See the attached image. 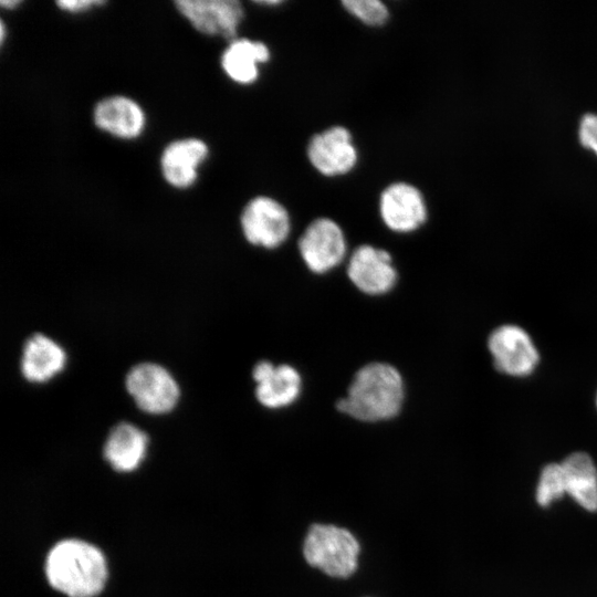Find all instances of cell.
<instances>
[{
	"instance_id": "obj_1",
	"label": "cell",
	"mask_w": 597,
	"mask_h": 597,
	"mask_svg": "<svg viewBox=\"0 0 597 597\" xmlns=\"http://www.w3.org/2000/svg\"><path fill=\"white\" fill-rule=\"evenodd\" d=\"M405 397L400 373L387 363H369L354 376L337 409L354 419L375 422L398 415Z\"/></svg>"
},
{
	"instance_id": "obj_2",
	"label": "cell",
	"mask_w": 597,
	"mask_h": 597,
	"mask_svg": "<svg viewBox=\"0 0 597 597\" xmlns=\"http://www.w3.org/2000/svg\"><path fill=\"white\" fill-rule=\"evenodd\" d=\"M45 572L50 585L69 597H94L107 578L102 552L78 540L57 543L48 555Z\"/></svg>"
},
{
	"instance_id": "obj_3",
	"label": "cell",
	"mask_w": 597,
	"mask_h": 597,
	"mask_svg": "<svg viewBox=\"0 0 597 597\" xmlns=\"http://www.w3.org/2000/svg\"><path fill=\"white\" fill-rule=\"evenodd\" d=\"M359 543L346 528L332 524H313L305 537L306 562L328 576L347 578L357 568Z\"/></svg>"
},
{
	"instance_id": "obj_4",
	"label": "cell",
	"mask_w": 597,
	"mask_h": 597,
	"mask_svg": "<svg viewBox=\"0 0 597 597\" xmlns=\"http://www.w3.org/2000/svg\"><path fill=\"white\" fill-rule=\"evenodd\" d=\"M125 385L138 408L151 415L169 412L179 398L175 378L154 363L134 366L126 376Z\"/></svg>"
},
{
	"instance_id": "obj_5",
	"label": "cell",
	"mask_w": 597,
	"mask_h": 597,
	"mask_svg": "<svg viewBox=\"0 0 597 597\" xmlns=\"http://www.w3.org/2000/svg\"><path fill=\"white\" fill-rule=\"evenodd\" d=\"M240 223L248 242L268 249L281 245L291 231L289 211L268 196L251 199L242 210Z\"/></svg>"
},
{
	"instance_id": "obj_6",
	"label": "cell",
	"mask_w": 597,
	"mask_h": 597,
	"mask_svg": "<svg viewBox=\"0 0 597 597\" xmlns=\"http://www.w3.org/2000/svg\"><path fill=\"white\" fill-rule=\"evenodd\" d=\"M488 348L496 369L513 377L530 375L538 364V350L522 327L504 324L489 336Z\"/></svg>"
},
{
	"instance_id": "obj_7",
	"label": "cell",
	"mask_w": 597,
	"mask_h": 597,
	"mask_svg": "<svg viewBox=\"0 0 597 597\" xmlns=\"http://www.w3.org/2000/svg\"><path fill=\"white\" fill-rule=\"evenodd\" d=\"M298 250L306 266L314 273H325L337 266L346 254L342 228L329 218L313 220L298 239Z\"/></svg>"
},
{
	"instance_id": "obj_8",
	"label": "cell",
	"mask_w": 597,
	"mask_h": 597,
	"mask_svg": "<svg viewBox=\"0 0 597 597\" xmlns=\"http://www.w3.org/2000/svg\"><path fill=\"white\" fill-rule=\"evenodd\" d=\"M175 6L198 32L230 42L237 39L244 19V9L238 0H178Z\"/></svg>"
},
{
	"instance_id": "obj_9",
	"label": "cell",
	"mask_w": 597,
	"mask_h": 597,
	"mask_svg": "<svg viewBox=\"0 0 597 597\" xmlns=\"http://www.w3.org/2000/svg\"><path fill=\"white\" fill-rule=\"evenodd\" d=\"M306 153L311 165L327 177L348 174L358 160L352 134L344 126H332L313 135Z\"/></svg>"
},
{
	"instance_id": "obj_10",
	"label": "cell",
	"mask_w": 597,
	"mask_h": 597,
	"mask_svg": "<svg viewBox=\"0 0 597 597\" xmlns=\"http://www.w3.org/2000/svg\"><path fill=\"white\" fill-rule=\"evenodd\" d=\"M383 222L395 232H411L427 220L428 210L421 191L413 185L397 181L388 185L379 198Z\"/></svg>"
},
{
	"instance_id": "obj_11",
	"label": "cell",
	"mask_w": 597,
	"mask_h": 597,
	"mask_svg": "<svg viewBox=\"0 0 597 597\" xmlns=\"http://www.w3.org/2000/svg\"><path fill=\"white\" fill-rule=\"evenodd\" d=\"M347 275L359 291L369 295L387 293L397 282L390 253L369 244L359 245L352 253Z\"/></svg>"
},
{
	"instance_id": "obj_12",
	"label": "cell",
	"mask_w": 597,
	"mask_h": 597,
	"mask_svg": "<svg viewBox=\"0 0 597 597\" xmlns=\"http://www.w3.org/2000/svg\"><path fill=\"white\" fill-rule=\"evenodd\" d=\"M252 377L256 384V399L266 408L286 407L300 396L302 379L290 365L275 366L271 362L261 360L254 366Z\"/></svg>"
},
{
	"instance_id": "obj_13",
	"label": "cell",
	"mask_w": 597,
	"mask_h": 597,
	"mask_svg": "<svg viewBox=\"0 0 597 597\" xmlns=\"http://www.w3.org/2000/svg\"><path fill=\"white\" fill-rule=\"evenodd\" d=\"M209 153L206 143L198 138L174 140L160 156V169L165 180L176 188H187L197 179V169Z\"/></svg>"
},
{
	"instance_id": "obj_14",
	"label": "cell",
	"mask_w": 597,
	"mask_h": 597,
	"mask_svg": "<svg viewBox=\"0 0 597 597\" xmlns=\"http://www.w3.org/2000/svg\"><path fill=\"white\" fill-rule=\"evenodd\" d=\"M93 119L96 127L117 138L134 139L145 127V113L132 98L109 96L94 107Z\"/></svg>"
},
{
	"instance_id": "obj_15",
	"label": "cell",
	"mask_w": 597,
	"mask_h": 597,
	"mask_svg": "<svg viewBox=\"0 0 597 597\" xmlns=\"http://www.w3.org/2000/svg\"><path fill=\"white\" fill-rule=\"evenodd\" d=\"M66 363L64 349L43 334L32 335L24 344L21 373L32 383H44L61 373Z\"/></svg>"
},
{
	"instance_id": "obj_16",
	"label": "cell",
	"mask_w": 597,
	"mask_h": 597,
	"mask_svg": "<svg viewBox=\"0 0 597 597\" xmlns=\"http://www.w3.org/2000/svg\"><path fill=\"white\" fill-rule=\"evenodd\" d=\"M271 52L264 42L237 38L221 55V66L233 82L249 85L259 77V66L270 60Z\"/></svg>"
},
{
	"instance_id": "obj_17",
	"label": "cell",
	"mask_w": 597,
	"mask_h": 597,
	"mask_svg": "<svg viewBox=\"0 0 597 597\" xmlns=\"http://www.w3.org/2000/svg\"><path fill=\"white\" fill-rule=\"evenodd\" d=\"M148 439L136 426L121 422L109 432L104 455L117 471L135 470L145 457Z\"/></svg>"
},
{
	"instance_id": "obj_18",
	"label": "cell",
	"mask_w": 597,
	"mask_h": 597,
	"mask_svg": "<svg viewBox=\"0 0 597 597\" xmlns=\"http://www.w3.org/2000/svg\"><path fill=\"white\" fill-rule=\"evenodd\" d=\"M566 493L587 511H597V467L585 452H574L562 462Z\"/></svg>"
},
{
	"instance_id": "obj_19",
	"label": "cell",
	"mask_w": 597,
	"mask_h": 597,
	"mask_svg": "<svg viewBox=\"0 0 597 597\" xmlns=\"http://www.w3.org/2000/svg\"><path fill=\"white\" fill-rule=\"evenodd\" d=\"M566 493L564 472L561 463H549L541 472L536 488V502L541 506L549 505Z\"/></svg>"
},
{
	"instance_id": "obj_20",
	"label": "cell",
	"mask_w": 597,
	"mask_h": 597,
	"mask_svg": "<svg viewBox=\"0 0 597 597\" xmlns=\"http://www.w3.org/2000/svg\"><path fill=\"white\" fill-rule=\"evenodd\" d=\"M344 9L362 23L381 27L389 19V10L380 0H344Z\"/></svg>"
},
{
	"instance_id": "obj_21",
	"label": "cell",
	"mask_w": 597,
	"mask_h": 597,
	"mask_svg": "<svg viewBox=\"0 0 597 597\" xmlns=\"http://www.w3.org/2000/svg\"><path fill=\"white\" fill-rule=\"evenodd\" d=\"M580 144L597 155V114L583 116L578 127Z\"/></svg>"
},
{
	"instance_id": "obj_22",
	"label": "cell",
	"mask_w": 597,
	"mask_h": 597,
	"mask_svg": "<svg viewBox=\"0 0 597 597\" xmlns=\"http://www.w3.org/2000/svg\"><path fill=\"white\" fill-rule=\"evenodd\" d=\"M105 1L103 0H63L57 1L56 6L63 10L71 13H78L87 11L93 7L103 6Z\"/></svg>"
},
{
	"instance_id": "obj_23",
	"label": "cell",
	"mask_w": 597,
	"mask_h": 597,
	"mask_svg": "<svg viewBox=\"0 0 597 597\" xmlns=\"http://www.w3.org/2000/svg\"><path fill=\"white\" fill-rule=\"evenodd\" d=\"M20 3L19 0H2L0 4L6 9H12Z\"/></svg>"
},
{
	"instance_id": "obj_24",
	"label": "cell",
	"mask_w": 597,
	"mask_h": 597,
	"mask_svg": "<svg viewBox=\"0 0 597 597\" xmlns=\"http://www.w3.org/2000/svg\"><path fill=\"white\" fill-rule=\"evenodd\" d=\"M255 3L262 4V6H277V4H281L282 1H280V0H271V1L266 0V1H258Z\"/></svg>"
},
{
	"instance_id": "obj_25",
	"label": "cell",
	"mask_w": 597,
	"mask_h": 597,
	"mask_svg": "<svg viewBox=\"0 0 597 597\" xmlns=\"http://www.w3.org/2000/svg\"><path fill=\"white\" fill-rule=\"evenodd\" d=\"M0 29H1V42H3L4 40V23L3 22H1Z\"/></svg>"
},
{
	"instance_id": "obj_26",
	"label": "cell",
	"mask_w": 597,
	"mask_h": 597,
	"mask_svg": "<svg viewBox=\"0 0 597 597\" xmlns=\"http://www.w3.org/2000/svg\"><path fill=\"white\" fill-rule=\"evenodd\" d=\"M596 405H597V396H596Z\"/></svg>"
}]
</instances>
